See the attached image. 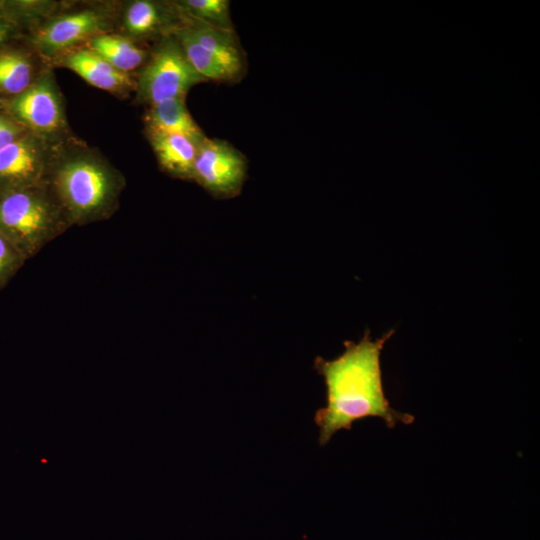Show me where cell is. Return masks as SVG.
I'll return each mask as SVG.
<instances>
[{
  "instance_id": "2",
  "label": "cell",
  "mask_w": 540,
  "mask_h": 540,
  "mask_svg": "<svg viewBox=\"0 0 540 540\" xmlns=\"http://www.w3.org/2000/svg\"><path fill=\"white\" fill-rule=\"evenodd\" d=\"M46 182L70 225L108 218L117 208L123 177L87 147L55 146Z\"/></svg>"
},
{
  "instance_id": "8",
  "label": "cell",
  "mask_w": 540,
  "mask_h": 540,
  "mask_svg": "<svg viewBox=\"0 0 540 540\" xmlns=\"http://www.w3.org/2000/svg\"><path fill=\"white\" fill-rule=\"evenodd\" d=\"M247 176V159L225 140L205 136L199 144L192 180L216 198L237 196Z\"/></svg>"
},
{
  "instance_id": "16",
  "label": "cell",
  "mask_w": 540,
  "mask_h": 540,
  "mask_svg": "<svg viewBox=\"0 0 540 540\" xmlns=\"http://www.w3.org/2000/svg\"><path fill=\"white\" fill-rule=\"evenodd\" d=\"M186 16L208 26L234 31L228 0H180L175 1Z\"/></svg>"
},
{
  "instance_id": "7",
  "label": "cell",
  "mask_w": 540,
  "mask_h": 540,
  "mask_svg": "<svg viewBox=\"0 0 540 540\" xmlns=\"http://www.w3.org/2000/svg\"><path fill=\"white\" fill-rule=\"evenodd\" d=\"M8 114L30 133L53 143L66 132L60 91L50 72H44L22 93L5 102Z\"/></svg>"
},
{
  "instance_id": "14",
  "label": "cell",
  "mask_w": 540,
  "mask_h": 540,
  "mask_svg": "<svg viewBox=\"0 0 540 540\" xmlns=\"http://www.w3.org/2000/svg\"><path fill=\"white\" fill-rule=\"evenodd\" d=\"M85 46L126 74L143 66L149 56L147 50L137 42L110 32L93 37Z\"/></svg>"
},
{
  "instance_id": "4",
  "label": "cell",
  "mask_w": 540,
  "mask_h": 540,
  "mask_svg": "<svg viewBox=\"0 0 540 540\" xmlns=\"http://www.w3.org/2000/svg\"><path fill=\"white\" fill-rule=\"evenodd\" d=\"M195 70L208 81L234 83L246 72V57L234 31L208 26L184 14L173 32Z\"/></svg>"
},
{
  "instance_id": "19",
  "label": "cell",
  "mask_w": 540,
  "mask_h": 540,
  "mask_svg": "<svg viewBox=\"0 0 540 540\" xmlns=\"http://www.w3.org/2000/svg\"><path fill=\"white\" fill-rule=\"evenodd\" d=\"M27 132L17 121L13 120L8 125L0 128V149L15 141Z\"/></svg>"
},
{
  "instance_id": "5",
  "label": "cell",
  "mask_w": 540,
  "mask_h": 540,
  "mask_svg": "<svg viewBox=\"0 0 540 540\" xmlns=\"http://www.w3.org/2000/svg\"><path fill=\"white\" fill-rule=\"evenodd\" d=\"M208 80L189 62L175 36L158 40L136 82V100L149 106L169 99H185L195 85Z\"/></svg>"
},
{
  "instance_id": "20",
  "label": "cell",
  "mask_w": 540,
  "mask_h": 540,
  "mask_svg": "<svg viewBox=\"0 0 540 540\" xmlns=\"http://www.w3.org/2000/svg\"><path fill=\"white\" fill-rule=\"evenodd\" d=\"M14 119L11 118V117H8V116H5L3 114L0 113V128L8 125L9 123H11Z\"/></svg>"
},
{
  "instance_id": "17",
  "label": "cell",
  "mask_w": 540,
  "mask_h": 540,
  "mask_svg": "<svg viewBox=\"0 0 540 540\" xmlns=\"http://www.w3.org/2000/svg\"><path fill=\"white\" fill-rule=\"evenodd\" d=\"M26 259L0 235V291L23 266Z\"/></svg>"
},
{
  "instance_id": "10",
  "label": "cell",
  "mask_w": 540,
  "mask_h": 540,
  "mask_svg": "<svg viewBox=\"0 0 540 540\" xmlns=\"http://www.w3.org/2000/svg\"><path fill=\"white\" fill-rule=\"evenodd\" d=\"M184 14L175 1L135 0L122 15L123 35L139 43L172 35Z\"/></svg>"
},
{
  "instance_id": "12",
  "label": "cell",
  "mask_w": 540,
  "mask_h": 540,
  "mask_svg": "<svg viewBox=\"0 0 540 540\" xmlns=\"http://www.w3.org/2000/svg\"><path fill=\"white\" fill-rule=\"evenodd\" d=\"M205 137L182 134L148 136L160 167L173 177L192 180L199 144Z\"/></svg>"
},
{
  "instance_id": "6",
  "label": "cell",
  "mask_w": 540,
  "mask_h": 540,
  "mask_svg": "<svg viewBox=\"0 0 540 540\" xmlns=\"http://www.w3.org/2000/svg\"><path fill=\"white\" fill-rule=\"evenodd\" d=\"M112 23L108 7L87 6L47 18L33 31L31 43L42 55L59 57L82 42L108 33Z\"/></svg>"
},
{
  "instance_id": "3",
  "label": "cell",
  "mask_w": 540,
  "mask_h": 540,
  "mask_svg": "<svg viewBox=\"0 0 540 540\" xmlns=\"http://www.w3.org/2000/svg\"><path fill=\"white\" fill-rule=\"evenodd\" d=\"M69 226L46 180L0 189V235L26 260Z\"/></svg>"
},
{
  "instance_id": "13",
  "label": "cell",
  "mask_w": 540,
  "mask_h": 540,
  "mask_svg": "<svg viewBox=\"0 0 540 540\" xmlns=\"http://www.w3.org/2000/svg\"><path fill=\"white\" fill-rule=\"evenodd\" d=\"M148 136L182 134L203 137L204 133L188 111L185 99H169L149 106L145 116Z\"/></svg>"
},
{
  "instance_id": "15",
  "label": "cell",
  "mask_w": 540,
  "mask_h": 540,
  "mask_svg": "<svg viewBox=\"0 0 540 540\" xmlns=\"http://www.w3.org/2000/svg\"><path fill=\"white\" fill-rule=\"evenodd\" d=\"M31 57L18 49L0 50V94L15 97L34 82Z\"/></svg>"
},
{
  "instance_id": "11",
  "label": "cell",
  "mask_w": 540,
  "mask_h": 540,
  "mask_svg": "<svg viewBox=\"0 0 540 540\" xmlns=\"http://www.w3.org/2000/svg\"><path fill=\"white\" fill-rule=\"evenodd\" d=\"M57 58L63 67L72 70L90 85L107 92L124 94L136 84L129 74L117 70L86 46L71 49Z\"/></svg>"
},
{
  "instance_id": "18",
  "label": "cell",
  "mask_w": 540,
  "mask_h": 540,
  "mask_svg": "<svg viewBox=\"0 0 540 540\" xmlns=\"http://www.w3.org/2000/svg\"><path fill=\"white\" fill-rule=\"evenodd\" d=\"M6 2L0 1V50L3 45L14 35L17 22L22 14L18 2Z\"/></svg>"
},
{
  "instance_id": "9",
  "label": "cell",
  "mask_w": 540,
  "mask_h": 540,
  "mask_svg": "<svg viewBox=\"0 0 540 540\" xmlns=\"http://www.w3.org/2000/svg\"><path fill=\"white\" fill-rule=\"evenodd\" d=\"M55 146L30 133L0 149V189L46 180Z\"/></svg>"
},
{
  "instance_id": "1",
  "label": "cell",
  "mask_w": 540,
  "mask_h": 540,
  "mask_svg": "<svg viewBox=\"0 0 540 540\" xmlns=\"http://www.w3.org/2000/svg\"><path fill=\"white\" fill-rule=\"evenodd\" d=\"M393 333L392 329L372 340L366 331L357 343L345 341V351L336 359L315 358L314 369L326 386V405L314 416L321 447L339 430H350L355 421L364 418H381L388 428L414 422L411 414L391 407L383 389L380 354Z\"/></svg>"
}]
</instances>
